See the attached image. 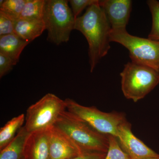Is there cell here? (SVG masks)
I'll return each instance as SVG.
<instances>
[{"label":"cell","mask_w":159,"mask_h":159,"mask_svg":"<svg viewBox=\"0 0 159 159\" xmlns=\"http://www.w3.org/2000/svg\"><path fill=\"white\" fill-rule=\"evenodd\" d=\"M27 0H5L0 1V11L11 18L19 19Z\"/></svg>","instance_id":"obj_17"},{"label":"cell","mask_w":159,"mask_h":159,"mask_svg":"<svg viewBox=\"0 0 159 159\" xmlns=\"http://www.w3.org/2000/svg\"><path fill=\"white\" fill-rule=\"evenodd\" d=\"M54 126L65 134L83 151L107 153L108 151L107 136L97 132L68 111L61 113Z\"/></svg>","instance_id":"obj_2"},{"label":"cell","mask_w":159,"mask_h":159,"mask_svg":"<svg viewBox=\"0 0 159 159\" xmlns=\"http://www.w3.org/2000/svg\"><path fill=\"white\" fill-rule=\"evenodd\" d=\"M16 64L10 57L0 53V77L2 78L8 74Z\"/></svg>","instance_id":"obj_22"},{"label":"cell","mask_w":159,"mask_h":159,"mask_svg":"<svg viewBox=\"0 0 159 159\" xmlns=\"http://www.w3.org/2000/svg\"><path fill=\"white\" fill-rule=\"evenodd\" d=\"M30 43L14 33L0 36V53L7 55L17 63L22 52Z\"/></svg>","instance_id":"obj_13"},{"label":"cell","mask_w":159,"mask_h":159,"mask_svg":"<svg viewBox=\"0 0 159 159\" xmlns=\"http://www.w3.org/2000/svg\"><path fill=\"white\" fill-rule=\"evenodd\" d=\"M66 0H45L43 20L48 40L57 45L66 43L75 29L76 19Z\"/></svg>","instance_id":"obj_3"},{"label":"cell","mask_w":159,"mask_h":159,"mask_svg":"<svg viewBox=\"0 0 159 159\" xmlns=\"http://www.w3.org/2000/svg\"><path fill=\"white\" fill-rule=\"evenodd\" d=\"M45 30V25L43 20L19 19L15 22L14 34L29 43L40 36Z\"/></svg>","instance_id":"obj_12"},{"label":"cell","mask_w":159,"mask_h":159,"mask_svg":"<svg viewBox=\"0 0 159 159\" xmlns=\"http://www.w3.org/2000/svg\"><path fill=\"white\" fill-rule=\"evenodd\" d=\"M45 0H27L19 19L43 20Z\"/></svg>","instance_id":"obj_16"},{"label":"cell","mask_w":159,"mask_h":159,"mask_svg":"<svg viewBox=\"0 0 159 159\" xmlns=\"http://www.w3.org/2000/svg\"><path fill=\"white\" fill-rule=\"evenodd\" d=\"M99 0H70L71 10L75 19L79 17L78 16L84 9L97 3Z\"/></svg>","instance_id":"obj_21"},{"label":"cell","mask_w":159,"mask_h":159,"mask_svg":"<svg viewBox=\"0 0 159 159\" xmlns=\"http://www.w3.org/2000/svg\"><path fill=\"white\" fill-rule=\"evenodd\" d=\"M30 133L23 126L13 140L0 150V159H23L25 143Z\"/></svg>","instance_id":"obj_14"},{"label":"cell","mask_w":159,"mask_h":159,"mask_svg":"<svg viewBox=\"0 0 159 159\" xmlns=\"http://www.w3.org/2000/svg\"><path fill=\"white\" fill-rule=\"evenodd\" d=\"M15 20L0 11V36L14 33Z\"/></svg>","instance_id":"obj_20"},{"label":"cell","mask_w":159,"mask_h":159,"mask_svg":"<svg viewBox=\"0 0 159 159\" xmlns=\"http://www.w3.org/2000/svg\"><path fill=\"white\" fill-rule=\"evenodd\" d=\"M146 159H159V157L158 158H148Z\"/></svg>","instance_id":"obj_24"},{"label":"cell","mask_w":159,"mask_h":159,"mask_svg":"<svg viewBox=\"0 0 159 159\" xmlns=\"http://www.w3.org/2000/svg\"><path fill=\"white\" fill-rule=\"evenodd\" d=\"M106 154L102 152H84L78 156L70 159H103Z\"/></svg>","instance_id":"obj_23"},{"label":"cell","mask_w":159,"mask_h":159,"mask_svg":"<svg viewBox=\"0 0 159 159\" xmlns=\"http://www.w3.org/2000/svg\"><path fill=\"white\" fill-rule=\"evenodd\" d=\"M75 29L80 31L88 43L89 62L92 73L111 48V28L99 1L87 8L82 16L76 19Z\"/></svg>","instance_id":"obj_1"},{"label":"cell","mask_w":159,"mask_h":159,"mask_svg":"<svg viewBox=\"0 0 159 159\" xmlns=\"http://www.w3.org/2000/svg\"><path fill=\"white\" fill-rule=\"evenodd\" d=\"M110 42L128 50L133 62L149 67L159 73V41L131 35L125 30H111Z\"/></svg>","instance_id":"obj_5"},{"label":"cell","mask_w":159,"mask_h":159,"mask_svg":"<svg viewBox=\"0 0 159 159\" xmlns=\"http://www.w3.org/2000/svg\"><path fill=\"white\" fill-rule=\"evenodd\" d=\"M120 76L123 95L134 102L143 99L159 83V72L132 61L124 66Z\"/></svg>","instance_id":"obj_4"},{"label":"cell","mask_w":159,"mask_h":159,"mask_svg":"<svg viewBox=\"0 0 159 159\" xmlns=\"http://www.w3.org/2000/svg\"><path fill=\"white\" fill-rule=\"evenodd\" d=\"M66 109L65 100L54 94H47L28 108L24 126L29 133L50 128Z\"/></svg>","instance_id":"obj_7"},{"label":"cell","mask_w":159,"mask_h":159,"mask_svg":"<svg viewBox=\"0 0 159 159\" xmlns=\"http://www.w3.org/2000/svg\"><path fill=\"white\" fill-rule=\"evenodd\" d=\"M49 149V159H70L84 152L54 126L50 129Z\"/></svg>","instance_id":"obj_10"},{"label":"cell","mask_w":159,"mask_h":159,"mask_svg":"<svg viewBox=\"0 0 159 159\" xmlns=\"http://www.w3.org/2000/svg\"><path fill=\"white\" fill-rule=\"evenodd\" d=\"M50 128L30 133L25 143L23 159H49Z\"/></svg>","instance_id":"obj_11"},{"label":"cell","mask_w":159,"mask_h":159,"mask_svg":"<svg viewBox=\"0 0 159 159\" xmlns=\"http://www.w3.org/2000/svg\"><path fill=\"white\" fill-rule=\"evenodd\" d=\"M67 111L76 116L97 132L104 135L118 138L119 126L126 121L122 113L101 111L95 107H86L73 99L65 100Z\"/></svg>","instance_id":"obj_6"},{"label":"cell","mask_w":159,"mask_h":159,"mask_svg":"<svg viewBox=\"0 0 159 159\" xmlns=\"http://www.w3.org/2000/svg\"><path fill=\"white\" fill-rule=\"evenodd\" d=\"M130 0H102L100 6L104 10L111 30H125L132 10Z\"/></svg>","instance_id":"obj_9"},{"label":"cell","mask_w":159,"mask_h":159,"mask_svg":"<svg viewBox=\"0 0 159 159\" xmlns=\"http://www.w3.org/2000/svg\"><path fill=\"white\" fill-rule=\"evenodd\" d=\"M147 4L152 17V25L148 38L159 41V2L157 0H148Z\"/></svg>","instance_id":"obj_18"},{"label":"cell","mask_w":159,"mask_h":159,"mask_svg":"<svg viewBox=\"0 0 159 159\" xmlns=\"http://www.w3.org/2000/svg\"><path fill=\"white\" fill-rule=\"evenodd\" d=\"M108 151L103 159H132L121 148L118 139L112 135H108Z\"/></svg>","instance_id":"obj_19"},{"label":"cell","mask_w":159,"mask_h":159,"mask_svg":"<svg viewBox=\"0 0 159 159\" xmlns=\"http://www.w3.org/2000/svg\"><path fill=\"white\" fill-rule=\"evenodd\" d=\"M121 148L132 159L158 158L159 155L133 133L130 123L125 121L119 126L117 138Z\"/></svg>","instance_id":"obj_8"},{"label":"cell","mask_w":159,"mask_h":159,"mask_svg":"<svg viewBox=\"0 0 159 159\" xmlns=\"http://www.w3.org/2000/svg\"><path fill=\"white\" fill-rule=\"evenodd\" d=\"M25 116L22 114L12 118L0 129V150L10 143L23 127Z\"/></svg>","instance_id":"obj_15"}]
</instances>
